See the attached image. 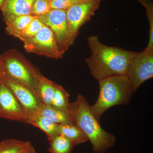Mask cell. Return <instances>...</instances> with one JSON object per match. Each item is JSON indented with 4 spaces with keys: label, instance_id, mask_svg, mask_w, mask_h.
Listing matches in <instances>:
<instances>
[{
    "label": "cell",
    "instance_id": "1",
    "mask_svg": "<svg viewBox=\"0 0 153 153\" xmlns=\"http://www.w3.org/2000/svg\"><path fill=\"white\" fill-rule=\"evenodd\" d=\"M87 43L91 54L85 61L94 79L98 81L108 76L126 74L135 52L106 46L97 36H89Z\"/></svg>",
    "mask_w": 153,
    "mask_h": 153
},
{
    "label": "cell",
    "instance_id": "2",
    "mask_svg": "<svg viewBox=\"0 0 153 153\" xmlns=\"http://www.w3.org/2000/svg\"><path fill=\"white\" fill-rule=\"evenodd\" d=\"M69 112L72 123L83 132L92 145L93 153H105L115 144V137L102 128L85 97L78 94L76 100L70 102Z\"/></svg>",
    "mask_w": 153,
    "mask_h": 153
},
{
    "label": "cell",
    "instance_id": "3",
    "mask_svg": "<svg viewBox=\"0 0 153 153\" xmlns=\"http://www.w3.org/2000/svg\"><path fill=\"white\" fill-rule=\"evenodd\" d=\"M98 81L100 91L98 98L94 104L90 105V108L100 122L102 115L110 108L128 104L134 92L126 74L108 76Z\"/></svg>",
    "mask_w": 153,
    "mask_h": 153
},
{
    "label": "cell",
    "instance_id": "4",
    "mask_svg": "<svg viewBox=\"0 0 153 153\" xmlns=\"http://www.w3.org/2000/svg\"><path fill=\"white\" fill-rule=\"evenodd\" d=\"M126 75L135 93L143 83L153 77V52L143 50L135 52L128 63Z\"/></svg>",
    "mask_w": 153,
    "mask_h": 153
},
{
    "label": "cell",
    "instance_id": "5",
    "mask_svg": "<svg viewBox=\"0 0 153 153\" xmlns=\"http://www.w3.org/2000/svg\"><path fill=\"white\" fill-rule=\"evenodd\" d=\"M101 1V0L81 1L66 10L70 44L76 38L80 28L95 14Z\"/></svg>",
    "mask_w": 153,
    "mask_h": 153
},
{
    "label": "cell",
    "instance_id": "6",
    "mask_svg": "<svg viewBox=\"0 0 153 153\" xmlns=\"http://www.w3.org/2000/svg\"><path fill=\"white\" fill-rule=\"evenodd\" d=\"M3 81L16 97L25 111L27 119L36 114L43 103L36 93L27 86L4 74Z\"/></svg>",
    "mask_w": 153,
    "mask_h": 153
},
{
    "label": "cell",
    "instance_id": "7",
    "mask_svg": "<svg viewBox=\"0 0 153 153\" xmlns=\"http://www.w3.org/2000/svg\"><path fill=\"white\" fill-rule=\"evenodd\" d=\"M0 118L27 123L24 110L3 79L0 84Z\"/></svg>",
    "mask_w": 153,
    "mask_h": 153
},
{
    "label": "cell",
    "instance_id": "8",
    "mask_svg": "<svg viewBox=\"0 0 153 153\" xmlns=\"http://www.w3.org/2000/svg\"><path fill=\"white\" fill-rule=\"evenodd\" d=\"M2 66L5 75L27 86L36 93L40 76L34 74L30 68L15 58H9Z\"/></svg>",
    "mask_w": 153,
    "mask_h": 153
},
{
    "label": "cell",
    "instance_id": "9",
    "mask_svg": "<svg viewBox=\"0 0 153 153\" xmlns=\"http://www.w3.org/2000/svg\"><path fill=\"white\" fill-rule=\"evenodd\" d=\"M38 18L52 30L59 44L66 47L70 44L66 10L52 9Z\"/></svg>",
    "mask_w": 153,
    "mask_h": 153
},
{
    "label": "cell",
    "instance_id": "10",
    "mask_svg": "<svg viewBox=\"0 0 153 153\" xmlns=\"http://www.w3.org/2000/svg\"><path fill=\"white\" fill-rule=\"evenodd\" d=\"M35 0H5L1 9L6 20L11 22L20 16L30 15Z\"/></svg>",
    "mask_w": 153,
    "mask_h": 153
},
{
    "label": "cell",
    "instance_id": "11",
    "mask_svg": "<svg viewBox=\"0 0 153 153\" xmlns=\"http://www.w3.org/2000/svg\"><path fill=\"white\" fill-rule=\"evenodd\" d=\"M27 123L38 128L47 134L48 140L59 135L58 125L49 118L36 114L27 119Z\"/></svg>",
    "mask_w": 153,
    "mask_h": 153
},
{
    "label": "cell",
    "instance_id": "12",
    "mask_svg": "<svg viewBox=\"0 0 153 153\" xmlns=\"http://www.w3.org/2000/svg\"><path fill=\"white\" fill-rule=\"evenodd\" d=\"M33 41L39 47L52 50L57 55H60L54 33L50 28L44 25L33 37Z\"/></svg>",
    "mask_w": 153,
    "mask_h": 153
},
{
    "label": "cell",
    "instance_id": "13",
    "mask_svg": "<svg viewBox=\"0 0 153 153\" xmlns=\"http://www.w3.org/2000/svg\"><path fill=\"white\" fill-rule=\"evenodd\" d=\"M58 131L59 134L69 140L74 146L88 141L83 132L73 124L58 125Z\"/></svg>",
    "mask_w": 153,
    "mask_h": 153
},
{
    "label": "cell",
    "instance_id": "14",
    "mask_svg": "<svg viewBox=\"0 0 153 153\" xmlns=\"http://www.w3.org/2000/svg\"><path fill=\"white\" fill-rule=\"evenodd\" d=\"M36 114L49 118L58 125L73 124L69 112L56 109L51 105L43 104Z\"/></svg>",
    "mask_w": 153,
    "mask_h": 153
},
{
    "label": "cell",
    "instance_id": "15",
    "mask_svg": "<svg viewBox=\"0 0 153 153\" xmlns=\"http://www.w3.org/2000/svg\"><path fill=\"white\" fill-rule=\"evenodd\" d=\"M56 84L45 78L40 77L38 80L36 93L41 102L45 105H51V100Z\"/></svg>",
    "mask_w": 153,
    "mask_h": 153
},
{
    "label": "cell",
    "instance_id": "16",
    "mask_svg": "<svg viewBox=\"0 0 153 153\" xmlns=\"http://www.w3.org/2000/svg\"><path fill=\"white\" fill-rule=\"evenodd\" d=\"M70 95L63 87L56 85L51 100V106L56 109L69 112Z\"/></svg>",
    "mask_w": 153,
    "mask_h": 153
},
{
    "label": "cell",
    "instance_id": "17",
    "mask_svg": "<svg viewBox=\"0 0 153 153\" xmlns=\"http://www.w3.org/2000/svg\"><path fill=\"white\" fill-rule=\"evenodd\" d=\"M49 142L48 151L50 153H71L74 146L69 140L60 134Z\"/></svg>",
    "mask_w": 153,
    "mask_h": 153
},
{
    "label": "cell",
    "instance_id": "18",
    "mask_svg": "<svg viewBox=\"0 0 153 153\" xmlns=\"http://www.w3.org/2000/svg\"><path fill=\"white\" fill-rule=\"evenodd\" d=\"M29 142L13 139L4 140L0 142V153H22Z\"/></svg>",
    "mask_w": 153,
    "mask_h": 153
},
{
    "label": "cell",
    "instance_id": "19",
    "mask_svg": "<svg viewBox=\"0 0 153 153\" xmlns=\"http://www.w3.org/2000/svg\"><path fill=\"white\" fill-rule=\"evenodd\" d=\"M36 18L30 15L17 17L11 22L10 28L19 33L27 27L31 22ZM14 30V31H15Z\"/></svg>",
    "mask_w": 153,
    "mask_h": 153
},
{
    "label": "cell",
    "instance_id": "20",
    "mask_svg": "<svg viewBox=\"0 0 153 153\" xmlns=\"http://www.w3.org/2000/svg\"><path fill=\"white\" fill-rule=\"evenodd\" d=\"M51 10L49 0H35L31 13L41 16L48 13Z\"/></svg>",
    "mask_w": 153,
    "mask_h": 153
},
{
    "label": "cell",
    "instance_id": "21",
    "mask_svg": "<svg viewBox=\"0 0 153 153\" xmlns=\"http://www.w3.org/2000/svg\"><path fill=\"white\" fill-rule=\"evenodd\" d=\"M44 25L38 17H36L27 27L19 34L25 37H33L41 30Z\"/></svg>",
    "mask_w": 153,
    "mask_h": 153
},
{
    "label": "cell",
    "instance_id": "22",
    "mask_svg": "<svg viewBox=\"0 0 153 153\" xmlns=\"http://www.w3.org/2000/svg\"><path fill=\"white\" fill-rule=\"evenodd\" d=\"M145 9L149 25V43L144 50L153 52V5L149 6Z\"/></svg>",
    "mask_w": 153,
    "mask_h": 153
},
{
    "label": "cell",
    "instance_id": "23",
    "mask_svg": "<svg viewBox=\"0 0 153 153\" xmlns=\"http://www.w3.org/2000/svg\"><path fill=\"white\" fill-rule=\"evenodd\" d=\"M80 0H49L51 9L66 10L76 3L81 1Z\"/></svg>",
    "mask_w": 153,
    "mask_h": 153
},
{
    "label": "cell",
    "instance_id": "24",
    "mask_svg": "<svg viewBox=\"0 0 153 153\" xmlns=\"http://www.w3.org/2000/svg\"><path fill=\"white\" fill-rule=\"evenodd\" d=\"M22 153H37L35 148L30 142L28 143L27 147Z\"/></svg>",
    "mask_w": 153,
    "mask_h": 153
},
{
    "label": "cell",
    "instance_id": "25",
    "mask_svg": "<svg viewBox=\"0 0 153 153\" xmlns=\"http://www.w3.org/2000/svg\"><path fill=\"white\" fill-rule=\"evenodd\" d=\"M145 8L153 5V0H137Z\"/></svg>",
    "mask_w": 153,
    "mask_h": 153
},
{
    "label": "cell",
    "instance_id": "26",
    "mask_svg": "<svg viewBox=\"0 0 153 153\" xmlns=\"http://www.w3.org/2000/svg\"><path fill=\"white\" fill-rule=\"evenodd\" d=\"M4 74V70H3L2 65L0 64V84H1L2 81Z\"/></svg>",
    "mask_w": 153,
    "mask_h": 153
},
{
    "label": "cell",
    "instance_id": "27",
    "mask_svg": "<svg viewBox=\"0 0 153 153\" xmlns=\"http://www.w3.org/2000/svg\"><path fill=\"white\" fill-rule=\"evenodd\" d=\"M5 0H0V7H2Z\"/></svg>",
    "mask_w": 153,
    "mask_h": 153
},
{
    "label": "cell",
    "instance_id": "28",
    "mask_svg": "<svg viewBox=\"0 0 153 153\" xmlns=\"http://www.w3.org/2000/svg\"><path fill=\"white\" fill-rule=\"evenodd\" d=\"M80 1H87V0H80Z\"/></svg>",
    "mask_w": 153,
    "mask_h": 153
}]
</instances>
